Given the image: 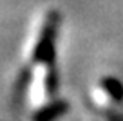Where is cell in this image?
Returning a JSON list of instances; mask_svg holds the SVG:
<instances>
[{
    "mask_svg": "<svg viewBox=\"0 0 123 121\" xmlns=\"http://www.w3.org/2000/svg\"><path fill=\"white\" fill-rule=\"evenodd\" d=\"M58 29H60V13L49 11L42 22L33 49H31V63L49 65L54 63V43H56Z\"/></svg>",
    "mask_w": 123,
    "mask_h": 121,
    "instance_id": "1",
    "label": "cell"
},
{
    "mask_svg": "<svg viewBox=\"0 0 123 121\" xmlns=\"http://www.w3.org/2000/svg\"><path fill=\"white\" fill-rule=\"evenodd\" d=\"M58 91V72L54 69L53 63L43 65V74L38 78V81L33 83L31 89V99H33V105L36 109L51 103L49 99L53 98V94Z\"/></svg>",
    "mask_w": 123,
    "mask_h": 121,
    "instance_id": "2",
    "label": "cell"
},
{
    "mask_svg": "<svg viewBox=\"0 0 123 121\" xmlns=\"http://www.w3.org/2000/svg\"><path fill=\"white\" fill-rule=\"evenodd\" d=\"M65 110H67V103L62 101V99H56V101H51L47 105L36 109L33 114V121H54L60 116H63Z\"/></svg>",
    "mask_w": 123,
    "mask_h": 121,
    "instance_id": "3",
    "label": "cell"
},
{
    "mask_svg": "<svg viewBox=\"0 0 123 121\" xmlns=\"http://www.w3.org/2000/svg\"><path fill=\"white\" fill-rule=\"evenodd\" d=\"M100 89H103L107 92V96L112 99L114 103H121L123 101V83L118 78H112V76H105L100 79Z\"/></svg>",
    "mask_w": 123,
    "mask_h": 121,
    "instance_id": "4",
    "label": "cell"
}]
</instances>
